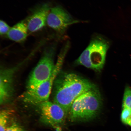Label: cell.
<instances>
[{
  "mask_svg": "<svg viewBox=\"0 0 131 131\" xmlns=\"http://www.w3.org/2000/svg\"><path fill=\"white\" fill-rule=\"evenodd\" d=\"M60 74L53 85V101L68 114L77 98L96 87L88 80L75 74Z\"/></svg>",
  "mask_w": 131,
  "mask_h": 131,
  "instance_id": "obj_1",
  "label": "cell"
},
{
  "mask_svg": "<svg viewBox=\"0 0 131 131\" xmlns=\"http://www.w3.org/2000/svg\"><path fill=\"white\" fill-rule=\"evenodd\" d=\"M100 94L96 88L83 93L73 103L69 113L72 122H85L95 117L102 106Z\"/></svg>",
  "mask_w": 131,
  "mask_h": 131,
  "instance_id": "obj_2",
  "label": "cell"
},
{
  "mask_svg": "<svg viewBox=\"0 0 131 131\" xmlns=\"http://www.w3.org/2000/svg\"><path fill=\"white\" fill-rule=\"evenodd\" d=\"M108 40L100 35L94 36L82 53L76 63L96 71L102 69L109 47Z\"/></svg>",
  "mask_w": 131,
  "mask_h": 131,
  "instance_id": "obj_3",
  "label": "cell"
},
{
  "mask_svg": "<svg viewBox=\"0 0 131 131\" xmlns=\"http://www.w3.org/2000/svg\"><path fill=\"white\" fill-rule=\"evenodd\" d=\"M70 45L66 44L59 54L51 76L48 80L34 89L27 90L22 95V100L32 104H39L48 101L55 80L60 72L64 60Z\"/></svg>",
  "mask_w": 131,
  "mask_h": 131,
  "instance_id": "obj_4",
  "label": "cell"
},
{
  "mask_svg": "<svg viewBox=\"0 0 131 131\" xmlns=\"http://www.w3.org/2000/svg\"><path fill=\"white\" fill-rule=\"evenodd\" d=\"M56 49L55 44H51L45 49L41 58L29 77L27 90L36 88L51 76L55 66L54 57Z\"/></svg>",
  "mask_w": 131,
  "mask_h": 131,
  "instance_id": "obj_5",
  "label": "cell"
},
{
  "mask_svg": "<svg viewBox=\"0 0 131 131\" xmlns=\"http://www.w3.org/2000/svg\"><path fill=\"white\" fill-rule=\"evenodd\" d=\"M78 22L60 6L52 7L47 17V24L57 33L63 35L71 25Z\"/></svg>",
  "mask_w": 131,
  "mask_h": 131,
  "instance_id": "obj_6",
  "label": "cell"
},
{
  "mask_svg": "<svg viewBox=\"0 0 131 131\" xmlns=\"http://www.w3.org/2000/svg\"><path fill=\"white\" fill-rule=\"evenodd\" d=\"M38 105L42 118L47 123L56 126L64 122L67 114L56 103L47 101Z\"/></svg>",
  "mask_w": 131,
  "mask_h": 131,
  "instance_id": "obj_7",
  "label": "cell"
},
{
  "mask_svg": "<svg viewBox=\"0 0 131 131\" xmlns=\"http://www.w3.org/2000/svg\"><path fill=\"white\" fill-rule=\"evenodd\" d=\"M51 8L49 3H42L34 8L30 15L25 20L29 32H38L45 27Z\"/></svg>",
  "mask_w": 131,
  "mask_h": 131,
  "instance_id": "obj_8",
  "label": "cell"
},
{
  "mask_svg": "<svg viewBox=\"0 0 131 131\" xmlns=\"http://www.w3.org/2000/svg\"><path fill=\"white\" fill-rule=\"evenodd\" d=\"M19 66L1 70L0 103L3 104L11 100L13 94V78Z\"/></svg>",
  "mask_w": 131,
  "mask_h": 131,
  "instance_id": "obj_9",
  "label": "cell"
},
{
  "mask_svg": "<svg viewBox=\"0 0 131 131\" xmlns=\"http://www.w3.org/2000/svg\"><path fill=\"white\" fill-rule=\"evenodd\" d=\"M29 31L26 20L21 21L11 27L7 34L8 38L14 41L22 43L25 41Z\"/></svg>",
  "mask_w": 131,
  "mask_h": 131,
  "instance_id": "obj_10",
  "label": "cell"
},
{
  "mask_svg": "<svg viewBox=\"0 0 131 131\" xmlns=\"http://www.w3.org/2000/svg\"><path fill=\"white\" fill-rule=\"evenodd\" d=\"M11 111L9 110L3 109L0 112V131H6Z\"/></svg>",
  "mask_w": 131,
  "mask_h": 131,
  "instance_id": "obj_11",
  "label": "cell"
},
{
  "mask_svg": "<svg viewBox=\"0 0 131 131\" xmlns=\"http://www.w3.org/2000/svg\"><path fill=\"white\" fill-rule=\"evenodd\" d=\"M122 107L131 109V88L128 86L124 90Z\"/></svg>",
  "mask_w": 131,
  "mask_h": 131,
  "instance_id": "obj_12",
  "label": "cell"
},
{
  "mask_svg": "<svg viewBox=\"0 0 131 131\" xmlns=\"http://www.w3.org/2000/svg\"><path fill=\"white\" fill-rule=\"evenodd\" d=\"M131 117V109L123 108L121 114V119L123 123L125 124L127 121Z\"/></svg>",
  "mask_w": 131,
  "mask_h": 131,
  "instance_id": "obj_13",
  "label": "cell"
},
{
  "mask_svg": "<svg viewBox=\"0 0 131 131\" xmlns=\"http://www.w3.org/2000/svg\"><path fill=\"white\" fill-rule=\"evenodd\" d=\"M11 28L9 25L4 21H0V34L1 35L7 34Z\"/></svg>",
  "mask_w": 131,
  "mask_h": 131,
  "instance_id": "obj_14",
  "label": "cell"
},
{
  "mask_svg": "<svg viewBox=\"0 0 131 131\" xmlns=\"http://www.w3.org/2000/svg\"><path fill=\"white\" fill-rule=\"evenodd\" d=\"M6 131H25L18 124L14 123L8 127Z\"/></svg>",
  "mask_w": 131,
  "mask_h": 131,
  "instance_id": "obj_15",
  "label": "cell"
},
{
  "mask_svg": "<svg viewBox=\"0 0 131 131\" xmlns=\"http://www.w3.org/2000/svg\"><path fill=\"white\" fill-rule=\"evenodd\" d=\"M125 124H127L131 126V117L127 121Z\"/></svg>",
  "mask_w": 131,
  "mask_h": 131,
  "instance_id": "obj_16",
  "label": "cell"
}]
</instances>
